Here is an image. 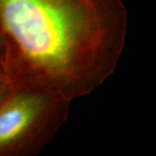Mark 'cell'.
Instances as JSON below:
<instances>
[{"instance_id":"5","label":"cell","mask_w":156,"mask_h":156,"mask_svg":"<svg viewBox=\"0 0 156 156\" xmlns=\"http://www.w3.org/2000/svg\"><path fill=\"white\" fill-rule=\"evenodd\" d=\"M0 75H4V74L2 73V72H1V70H0Z\"/></svg>"},{"instance_id":"3","label":"cell","mask_w":156,"mask_h":156,"mask_svg":"<svg viewBox=\"0 0 156 156\" xmlns=\"http://www.w3.org/2000/svg\"><path fill=\"white\" fill-rule=\"evenodd\" d=\"M11 83L4 75H0V106L8 96V90L10 89Z\"/></svg>"},{"instance_id":"2","label":"cell","mask_w":156,"mask_h":156,"mask_svg":"<svg viewBox=\"0 0 156 156\" xmlns=\"http://www.w3.org/2000/svg\"><path fill=\"white\" fill-rule=\"evenodd\" d=\"M41 95L17 91L0 106V155L15 151L22 143L42 111Z\"/></svg>"},{"instance_id":"4","label":"cell","mask_w":156,"mask_h":156,"mask_svg":"<svg viewBox=\"0 0 156 156\" xmlns=\"http://www.w3.org/2000/svg\"><path fill=\"white\" fill-rule=\"evenodd\" d=\"M1 45H2V42H1V38H0V67H2V69H3L4 67V54H2V50L1 48Z\"/></svg>"},{"instance_id":"1","label":"cell","mask_w":156,"mask_h":156,"mask_svg":"<svg viewBox=\"0 0 156 156\" xmlns=\"http://www.w3.org/2000/svg\"><path fill=\"white\" fill-rule=\"evenodd\" d=\"M124 19L119 0H0V30L10 43L4 73L15 63L66 73L84 42Z\"/></svg>"}]
</instances>
